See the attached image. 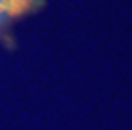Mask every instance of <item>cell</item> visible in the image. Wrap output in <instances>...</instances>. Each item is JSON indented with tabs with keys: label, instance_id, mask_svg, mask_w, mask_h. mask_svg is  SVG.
Wrapping results in <instances>:
<instances>
[{
	"label": "cell",
	"instance_id": "cell-1",
	"mask_svg": "<svg viewBox=\"0 0 132 130\" xmlns=\"http://www.w3.org/2000/svg\"><path fill=\"white\" fill-rule=\"evenodd\" d=\"M34 0H0V25L10 17L22 15Z\"/></svg>",
	"mask_w": 132,
	"mask_h": 130
}]
</instances>
